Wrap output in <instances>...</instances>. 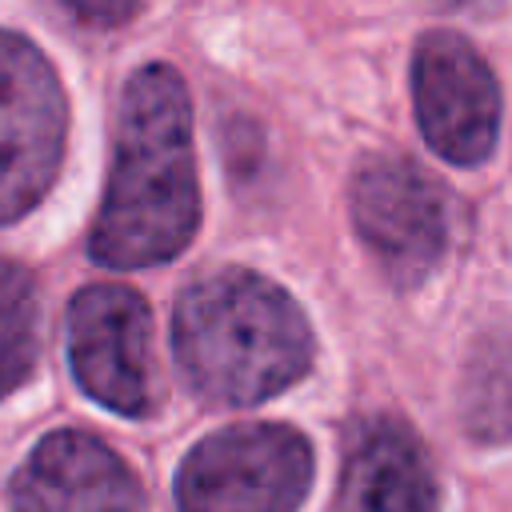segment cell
Masks as SVG:
<instances>
[{
    "mask_svg": "<svg viewBox=\"0 0 512 512\" xmlns=\"http://www.w3.org/2000/svg\"><path fill=\"white\" fill-rule=\"evenodd\" d=\"M196 228L200 184L188 88L172 64H144L124 84L112 172L88 252L104 268H148L180 256Z\"/></svg>",
    "mask_w": 512,
    "mask_h": 512,
    "instance_id": "6da1fadb",
    "label": "cell"
},
{
    "mask_svg": "<svg viewBox=\"0 0 512 512\" xmlns=\"http://www.w3.org/2000/svg\"><path fill=\"white\" fill-rule=\"evenodd\" d=\"M172 352L200 400L244 408L308 372L312 328L300 304L268 276L220 268L180 296Z\"/></svg>",
    "mask_w": 512,
    "mask_h": 512,
    "instance_id": "7a4b0ae2",
    "label": "cell"
},
{
    "mask_svg": "<svg viewBox=\"0 0 512 512\" xmlns=\"http://www.w3.org/2000/svg\"><path fill=\"white\" fill-rule=\"evenodd\" d=\"M312 484V444L288 424L204 436L176 472V512H296Z\"/></svg>",
    "mask_w": 512,
    "mask_h": 512,
    "instance_id": "3957f363",
    "label": "cell"
},
{
    "mask_svg": "<svg viewBox=\"0 0 512 512\" xmlns=\"http://www.w3.org/2000/svg\"><path fill=\"white\" fill-rule=\"evenodd\" d=\"M68 136V100L48 56L0 28V224L20 220L52 188Z\"/></svg>",
    "mask_w": 512,
    "mask_h": 512,
    "instance_id": "277c9868",
    "label": "cell"
},
{
    "mask_svg": "<svg viewBox=\"0 0 512 512\" xmlns=\"http://www.w3.org/2000/svg\"><path fill=\"white\" fill-rule=\"evenodd\" d=\"M352 224L380 272L412 288L448 252L452 204L444 188L404 156H368L352 176Z\"/></svg>",
    "mask_w": 512,
    "mask_h": 512,
    "instance_id": "5b68a950",
    "label": "cell"
},
{
    "mask_svg": "<svg viewBox=\"0 0 512 512\" xmlns=\"http://www.w3.org/2000/svg\"><path fill=\"white\" fill-rule=\"evenodd\" d=\"M68 364L76 384L120 416H152L160 400L152 312L124 284H88L68 304Z\"/></svg>",
    "mask_w": 512,
    "mask_h": 512,
    "instance_id": "8992f818",
    "label": "cell"
},
{
    "mask_svg": "<svg viewBox=\"0 0 512 512\" xmlns=\"http://www.w3.org/2000/svg\"><path fill=\"white\" fill-rule=\"evenodd\" d=\"M416 124L436 156L472 168L500 132V84L484 56L456 32H424L412 52Z\"/></svg>",
    "mask_w": 512,
    "mask_h": 512,
    "instance_id": "52a82bcc",
    "label": "cell"
},
{
    "mask_svg": "<svg viewBox=\"0 0 512 512\" xmlns=\"http://www.w3.org/2000/svg\"><path fill=\"white\" fill-rule=\"evenodd\" d=\"M16 512H148L140 476L96 436H44L12 476Z\"/></svg>",
    "mask_w": 512,
    "mask_h": 512,
    "instance_id": "ba28073f",
    "label": "cell"
},
{
    "mask_svg": "<svg viewBox=\"0 0 512 512\" xmlns=\"http://www.w3.org/2000/svg\"><path fill=\"white\" fill-rule=\"evenodd\" d=\"M332 512H436V476L408 424L368 416L348 432Z\"/></svg>",
    "mask_w": 512,
    "mask_h": 512,
    "instance_id": "9c48e42d",
    "label": "cell"
},
{
    "mask_svg": "<svg viewBox=\"0 0 512 512\" xmlns=\"http://www.w3.org/2000/svg\"><path fill=\"white\" fill-rule=\"evenodd\" d=\"M460 424L476 444L512 440V336H484L460 376Z\"/></svg>",
    "mask_w": 512,
    "mask_h": 512,
    "instance_id": "30bf717a",
    "label": "cell"
},
{
    "mask_svg": "<svg viewBox=\"0 0 512 512\" xmlns=\"http://www.w3.org/2000/svg\"><path fill=\"white\" fill-rule=\"evenodd\" d=\"M36 284L32 276L0 256V400L16 392L36 368Z\"/></svg>",
    "mask_w": 512,
    "mask_h": 512,
    "instance_id": "8fae6325",
    "label": "cell"
},
{
    "mask_svg": "<svg viewBox=\"0 0 512 512\" xmlns=\"http://www.w3.org/2000/svg\"><path fill=\"white\" fill-rule=\"evenodd\" d=\"M60 8H68L76 20L84 24H96V28H112V24H124L132 20L144 0H56Z\"/></svg>",
    "mask_w": 512,
    "mask_h": 512,
    "instance_id": "7c38bea8",
    "label": "cell"
}]
</instances>
